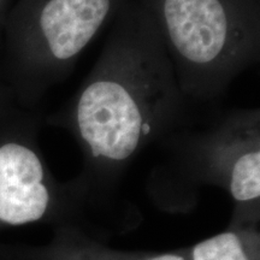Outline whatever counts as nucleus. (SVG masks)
I'll use <instances>...</instances> for the list:
<instances>
[{
  "label": "nucleus",
  "mask_w": 260,
  "mask_h": 260,
  "mask_svg": "<svg viewBox=\"0 0 260 260\" xmlns=\"http://www.w3.org/2000/svg\"><path fill=\"white\" fill-rule=\"evenodd\" d=\"M76 93L44 124L65 130L83 159L75 186L86 203L111 194L133 160L188 124L189 102L152 16L126 0Z\"/></svg>",
  "instance_id": "f257e3e1"
},
{
  "label": "nucleus",
  "mask_w": 260,
  "mask_h": 260,
  "mask_svg": "<svg viewBox=\"0 0 260 260\" xmlns=\"http://www.w3.org/2000/svg\"><path fill=\"white\" fill-rule=\"evenodd\" d=\"M188 102L211 103L260 57V0H139Z\"/></svg>",
  "instance_id": "f03ea898"
},
{
  "label": "nucleus",
  "mask_w": 260,
  "mask_h": 260,
  "mask_svg": "<svg viewBox=\"0 0 260 260\" xmlns=\"http://www.w3.org/2000/svg\"><path fill=\"white\" fill-rule=\"evenodd\" d=\"M126 0H17L6 17L0 81L18 105L37 109L73 73L82 52Z\"/></svg>",
  "instance_id": "7ed1b4c3"
},
{
  "label": "nucleus",
  "mask_w": 260,
  "mask_h": 260,
  "mask_svg": "<svg viewBox=\"0 0 260 260\" xmlns=\"http://www.w3.org/2000/svg\"><path fill=\"white\" fill-rule=\"evenodd\" d=\"M178 174L222 188L234 203L229 226L259 228L260 111L234 109L201 128L188 124L162 140Z\"/></svg>",
  "instance_id": "20e7f679"
},
{
  "label": "nucleus",
  "mask_w": 260,
  "mask_h": 260,
  "mask_svg": "<svg viewBox=\"0 0 260 260\" xmlns=\"http://www.w3.org/2000/svg\"><path fill=\"white\" fill-rule=\"evenodd\" d=\"M42 125L37 109L14 99L0 105V233L74 222L84 205L74 181L59 182L48 168L39 145Z\"/></svg>",
  "instance_id": "39448f33"
},
{
  "label": "nucleus",
  "mask_w": 260,
  "mask_h": 260,
  "mask_svg": "<svg viewBox=\"0 0 260 260\" xmlns=\"http://www.w3.org/2000/svg\"><path fill=\"white\" fill-rule=\"evenodd\" d=\"M0 260H188L186 248L170 252L122 251L87 235L74 222L54 225L46 245L0 243Z\"/></svg>",
  "instance_id": "423d86ee"
},
{
  "label": "nucleus",
  "mask_w": 260,
  "mask_h": 260,
  "mask_svg": "<svg viewBox=\"0 0 260 260\" xmlns=\"http://www.w3.org/2000/svg\"><path fill=\"white\" fill-rule=\"evenodd\" d=\"M186 252L188 260H260L259 228L228 226Z\"/></svg>",
  "instance_id": "0eeeda50"
},
{
  "label": "nucleus",
  "mask_w": 260,
  "mask_h": 260,
  "mask_svg": "<svg viewBox=\"0 0 260 260\" xmlns=\"http://www.w3.org/2000/svg\"><path fill=\"white\" fill-rule=\"evenodd\" d=\"M12 0H0V46H2L3 31H4V25L6 17H8L10 10L12 8Z\"/></svg>",
  "instance_id": "6e6552de"
},
{
  "label": "nucleus",
  "mask_w": 260,
  "mask_h": 260,
  "mask_svg": "<svg viewBox=\"0 0 260 260\" xmlns=\"http://www.w3.org/2000/svg\"><path fill=\"white\" fill-rule=\"evenodd\" d=\"M11 99H14V98H12L10 90L6 88L5 84L0 81V105H3V104L9 102V100Z\"/></svg>",
  "instance_id": "1a4fd4ad"
}]
</instances>
